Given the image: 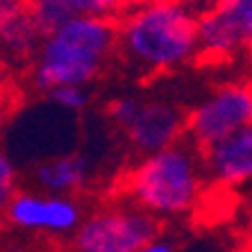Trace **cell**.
<instances>
[{
  "label": "cell",
  "mask_w": 252,
  "mask_h": 252,
  "mask_svg": "<svg viewBox=\"0 0 252 252\" xmlns=\"http://www.w3.org/2000/svg\"><path fill=\"white\" fill-rule=\"evenodd\" d=\"M32 14L43 32H53L75 18L121 21L132 9L134 0H30Z\"/></svg>",
  "instance_id": "cell-10"
},
{
  "label": "cell",
  "mask_w": 252,
  "mask_h": 252,
  "mask_svg": "<svg viewBox=\"0 0 252 252\" xmlns=\"http://www.w3.org/2000/svg\"><path fill=\"white\" fill-rule=\"evenodd\" d=\"M248 125H252V82H223L187 112V141L207 150Z\"/></svg>",
  "instance_id": "cell-5"
},
{
  "label": "cell",
  "mask_w": 252,
  "mask_h": 252,
  "mask_svg": "<svg viewBox=\"0 0 252 252\" xmlns=\"http://www.w3.org/2000/svg\"><path fill=\"white\" fill-rule=\"evenodd\" d=\"M198 59L205 64H223L246 53L239 32L220 2L198 7Z\"/></svg>",
  "instance_id": "cell-11"
},
{
  "label": "cell",
  "mask_w": 252,
  "mask_h": 252,
  "mask_svg": "<svg viewBox=\"0 0 252 252\" xmlns=\"http://www.w3.org/2000/svg\"><path fill=\"white\" fill-rule=\"evenodd\" d=\"M139 252H177V246L170 239H166V236L159 234L157 239L148 241V243L141 248Z\"/></svg>",
  "instance_id": "cell-17"
},
{
  "label": "cell",
  "mask_w": 252,
  "mask_h": 252,
  "mask_svg": "<svg viewBox=\"0 0 252 252\" xmlns=\"http://www.w3.org/2000/svg\"><path fill=\"white\" fill-rule=\"evenodd\" d=\"M5 220L12 227L36 234H75L82 225L84 209L75 195H57L48 191H18L5 207Z\"/></svg>",
  "instance_id": "cell-6"
},
{
  "label": "cell",
  "mask_w": 252,
  "mask_h": 252,
  "mask_svg": "<svg viewBox=\"0 0 252 252\" xmlns=\"http://www.w3.org/2000/svg\"><path fill=\"white\" fill-rule=\"evenodd\" d=\"M125 139L141 157L166 150L187 141V112L164 98L143 100L136 121L125 129Z\"/></svg>",
  "instance_id": "cell-7"
},
{
  "label": "cell",
  "mask_w": 252,
  "mask_h": 252,
  "mask_svg": "<svg viewBox=\"0 0 252 252\" xmlns=\"http://www.w3.org/2000/svg\"><path fill=\"white\" fill-rule=\"evenodd\" d=\"M207 180L220 189L252 184V125L202 150Z\"/></svg>",
  "instance_id": "cell-9"
},
{
  "label": "cell",
  "mask_w": 252,
  "mask_h": 252,
  "mask_svg": "<svg viewBox=\"0 0 252 252\" xmlns=\"http://www.w3.org/2000/svg\"><path fill=\"white\" fill-rule=\"evenodd\" d=\"M198 5L134 2L118 21V57L139 75H164L195 62Z\"/></svg>",
  "instance_id": "cell-1"
},
{
  "label": "cell",
  "mask_w": 252,
  "mask_h": 252,
  "mask_svg": "<svg viewBox=\"0 0 252 252\" xmlns=\"http://www.w3.org/2000/svg\"><path fill=\"white\" fill-rule=\"evenodd\" d=\"M141 105H143V98H136V95H118V98H114L112 102L107 105L105 114H107V118H109V123H112L114 127L123 129V134H125V129L134 123L136 116H139Z\"/></svg>",
  "instance_id": "cell-15"
},
{
  "label": "cell",
  "mask_w": 252,
  "mask_h": 252,
  "mask_svg": "<svg viewBox=\"0 0 252 252\" xmlns=\"http://www.w3.org/2000/svg\"><path fill=\"white\" fill-rule=\"evenodd\" d=\"M161 234V220L132 202H112L87 214L73 234L75 252H139Z\"/></svg>",
  "instance_id": "cell-4"
},
{
  "label": "cell",
  "mask_w": 252,
  "mask_h": 252,
  "mask_svg": "<svg viewBox=\"0 0 252 252\" xmlns=\"http://www.w3.org/2000/svg\"><path fill=\"white\" fill-rule=\"evenodd\" d=\"M118 55V23L75 18L43 36L28 66L30 87L48 94L55 87H91Z\"/></svg>",
  "instance_id": "cell-2"
},
{
  "label": "cell",
  "mask_w": 252,
  "mask_h": 252,
  "mask_svg": "<svg viewBox=\"0 0 252 252\" xmlns=\"http://www.w3.org/2000/svg\"><path fill=\"white\" fill-rule=\"evenodd\" d=\"M18 193V164L7 153L0 155V205L5 207Z\"/></svg>",
  "instance_id": "cell-16"
},
{
  "label": "cell",
  "mask_w": 252,
  "mask_h": 252,
  "mask_svg": "<svg viewBox=\"0 0 252 252\" xmlns=\"http://www.w3.org/2000/svg\"><path fill=\"white\" fill-rule=\"evenodd\" d=\"M218 2L232 18L246 53L252 55V0H218Z\"/></svg>",
  "instance_id": "cell-13"
},
{
  "label": "cell",
  "mask_w": 252,
  "mask_h": 252,
  "mask_svg": "<svg viewBox=\"0 0 252 252\" xmlns=\"http://www.w3.org/2000/svg\"><path fill=\"white\" fill-rule=\"evenodd\" d=\"M94 164L82 153H68L43 159L32 168V182L39 191L57 195H75L91 180Z\"/></svg>",
  "instance_id": "cell-12"
},
{
  "label": "cell",
  "mask_w": 252,
  "mask_h": 252,
  "mask_svg": "<svg viewBox=\"0 0 252 252\" xmlns=\"http://www.w3.org/2000/svg\"><path fill=\"white\" fill-rule=\"evenodd\" d=\"M134 2H148V5H175V2H193L195 0H134Z\"/></svg>",
  "instance_id": "cell-18"
},
{
  "label": "cell",
  "mask_w": 252,
  "mask_h": 252,
  "mask_svg": "<svg viewBox=\"0 0 252 252\" xmlns=\"http://www.w3.org/2000/svg\"><path fill=\"white\" fill-rule=\"evenodd\" d=\"M207 170L202 150L191 141L143 155L125 170L121 193L127 202L161 218H177L198 207L207 187Z\"/></svg>",
  "instance_id": "cell-3"
},
{
  "label": "cell",
  "mask_w": 252,
  "mask_h": 252,
  "mask_svg": "<svg viewBox=\"0 0 252 252\" xmlns=\"http://www.w3.org/2000/svg\"><path fill=\"white\" fill-rule=\"evenodd\" d=\"M46 32L36 23L30 0H0V43L5 62L28 70Z\"/></svg>",
  "instance_id": "cell-8"
},
{
  "label": "cell",
  "mask_w": 252,
  "mask_h": 252,
  "mask_svg": "<svg viewBox=\"0 0 252 252\" xmlns=\"http://www.w3.org/2000/svg\"><path fill=\"white\" fill-rule=\"evenodd\" d=\"M209 2H218V0H195V5L202 7V5H209Z\"/></svg>",
  "instance_id": "cell-19"
},
{
  "label": "cell",
  "mask_w": 252,
  "mask_h": 252,
  "mask_svg": "<svg viewBox=\"0 0 252 252\" xmlns=\"http://www.w3.org/2000/svg\"><path fill=\"white\" fill-rule=\"evenodd\" d=\"M46 100L64 112L82 114L91 105V91L89 87H55L46 94Z\"/></svg>",
  "instance_id": "cell-14"
}]
</instances>
